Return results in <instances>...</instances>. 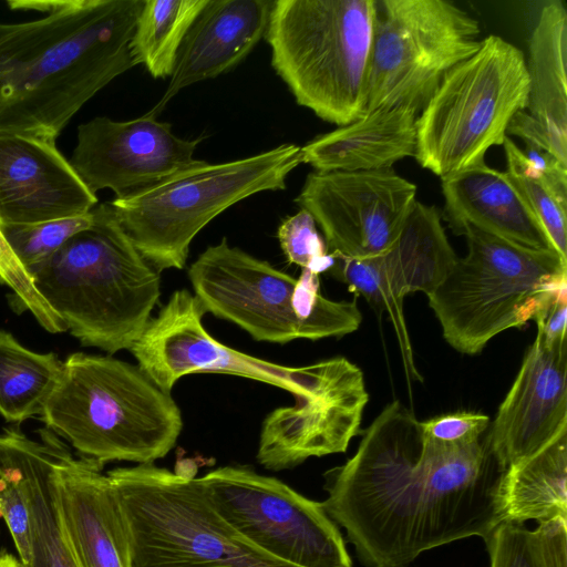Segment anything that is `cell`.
Here are the masks:
<instances>
[{
    "instance_id": "cell-1",
    "label": "cell",
    "mask_w": 567,
    "mask_h": 567,
    "mask_svg": "<svg viewBox=\"0 0 567 567\" xmlns=\"http://www.w3.org/2000/svg\"><path fill=\"white\" fill-rule=\"evenodd\" d=\"M504 472L486 442L434 441L394 400L363 430L354 455L323 474L321 504L362 564L408 567L442 545L485 539L503 522Z\"/></svg>"
},
{
    "instance_id": "cell-2",
    "label": "cell",
    "mask_w": 567,
    "mask_h": 567,
    "mask_svg": "<svg viewBox=\"0 0 567 567\" xmlns=\"http://www.w3.org/2000/svg\"><path fill=\"white\" fill-rule=\"evenodd\" d=\"M145 0H10L44 16L0 22V134L55 142L78 111L134 65Z\"/></svg>"
},
{
    "instance_id": "cell-3",
    "label": "cell",
    "mask_w": 567,
    "mask_h": 567,
    "mask_svg": "<svg viewBox=\"0 0 567 567\" xmlns=\"http://www.w3.org/2000/svg\"><path fill=\"white\" fill-rule=\"evenodd\" d=\"M44 262L28 270L82 346L113 354L141 337L161 295L159 272L136 249L111 203Z\"/></svg>"
},
{
    "instance_id": "cell-4",
    "label": "cell",
    "mask_w": 567,
    "mask_h": 567,
    "mask_svg": "<svg viewBox=\"0 0 567 567\" xmlns=\"http://www.w3.org/2000/svg\"><path fill=\"white\" fill-rule=\"evenodd\" d=\"M41 420L80 456L104 466L165 457L183 429L182 413L138 365L75 352L64 361Z\"/></svg>"
},
{
    "instance_id": "cell-5",
    "label": "cell",
    "mask_w": 567,
    "mask_h": 567,
    "mask_svg": "<svg viewBox=\"0 0 567 567\" xmlns=\"http://www.w3.org/2000/svg\"><path fill=\"white\" fill-rule=\"evenodd\" d=\"M375 0H276L266 40L271 65L297 103L347 125L367 109L379 16Z\"/></svg>"
},
{
    "instance_id": "cell-6",
    "label": "cell",
    "mask_w": 567,
    "mask_h": 567,
    "mask_svg": "<svg viewBox=\"0 0 567 567\" xmlns=\"http://www.w3.org/2000/svg\"><path fill=\"white\" fill-rule=\"evenodd\" d=\"M467 252L426 296L445 341L477 354L497 334L522 328L567 285V259L464 226Z\"/></svg>"
},
{
    "instance_id": "cell-7",
    "label": "cell",
    "mask_w": 567,
    "mask_h": 567,
    "mask_svg": "<svg viewBox=\"0 0 567 567\" xmlns=\"http://www.w3.org/2000/svg\"><path fill=\"white\" fill-rule=\"evenodd\" d=\"M188 277L206 313L237 324L256 341L340 338L362 322L354 300L334 301L320 293L319 275L302 269L296 279L226 238L197 257Z\"/></svg>"
},
{
    "instance_id": "cell-8",
    "label": "cell",
    "mask_w": 567,
    "mask_h": 567,
    "mask_svg": "<svg viewBox=\"0 0 567 567\" xmlns=\"http://www.w3.org/2000/svg\"><path fill=\"white\" fill-rule=\"evenodd\" d=\"M301 163V147L287 143L218 164L196 159L158 184L110 203L154 269H183L193 239L207 224L247 197L285 189L287 177Z\"/></svg>"
},
{
    "instance_id": "cell-9",
    "label": "cell",
    "mask_w": 567,
    "mask_h": 567,
    "mask_svg": "<svg viewBox=\"0 0 567 567\" xmlns=\"http://www.w3.org/2000/svg\"><path fill=\"white\" fill-rule=\"evenodd\" d=\"M106 474L124 513L131 567H296L234 529L194 476L154 463Z\"/></svg>"
},
{
    "instance_id": "cell-10",
    "label": "cell",
    "mask_w": 567,
    "mask_h": 567,
    "mask_svg": "<svg viewBox=\"0 0 567 567\" xmlns=\"http://www.w3.org/2000/svg\"><path fill=\"white\" fill-rule=\"evenodd\" d=\"M525 54L499 35L453 66L416 120L414 158L441 179L503 145L514 115L527 109Z\"/></svg>"
},
{
    "instance_id": "cell-11",
    "label": "cell",
    "mask_w": 567,
    "mask_h": 567,
    "mask_svg": "<svg viewBox=\"0 0 567 567\" xmlns=\"http://www.w3.org/2000/svg\"><path fill=\"white\" fill-rule=\"evenodd\" d=\"M205 310L187 289H178L151 318L130 351L138 368L165 393L192 373L248 378L289 391L296 399L316 400L364 383L361 369L344 357L302 367L268 362L231 349L203 326Z\"/></svg>"
},
{
    "instance_id": "cell-12",
    "label": "cell",
    "mask_w": 567,
    "mask_h": 567,
    "mask_svg": "<svg viewBox=\"0 0 567 567\" xmlns=\"http://www.w3.org/2000/svg\"><path fill=\"white\" fill-rule=\"evenodd\" d=\"M380 6L365 112L406 106L420 113L444 75L480 49V23L445 0H383Z\"/></svg>"
},
{
    "instance_id": "cell-13",
    "label": "cell",
    "mask_w": 567,
    "mask_h": 567,
    "mask_svg": "<svg viewBox=\"0 0 567 567\" xmlns=\"http://www.w3.org/2000/svg\"><path fill=\"white\" fill-rule=\"evenodd\" d=\"M209 503L250 544L296 567H352L344 538L322 504L241 465L198 478Z\"/></svg>"
},
{
    "instance_id": "cell-14",
    "label": "cell",
    "mask_w": 567,
    "mask_h": 567,
    "mask_svg": "<svg viewBox=\"0 0 567 567\" xmlns=\"http://www.w3.org/2000/svg\"><path fill=\"white\" fill-rule=\"evenodd\" d=\"M416 190L392 168L313 171L295 202L319 225L331 255L363 259L395 243L417 200Z\"/></svg>"
},
{
    "instance_id": "cell-15",
    "label": "cell",
    "mask_w": 567,
    "mask_h": 567,
    "mask_svg": "<svg viewBox=\"0 0 567 567\" xmlns=\"http://www.w3.org/2000/svg\"><path fill=\"white\" fill-rule=\"evenodd\" d=\"M456 259L437 208L416 200L399 238L388 250L363 259L334 257L329 270L377 311L388 313L405 374L412 381H422L423 378L414 363L403 299L416 291L427 296Z\"/></svg>"
},
{
    "instance_id": "cell-16",
    "label": "cell",
    "mask_w": 567,
    "mask_h": 567,
    "mask_svg": "<svg viewBox=\"0 0 567 567\" xmlns=\"http://www.w3.org/2000/svg\"><path fill=\"white\" fill-rule=\"evenodd\" d=\"M204 137H178L148 112L130 121L96 116L78 127L70 163L93 194L109 188L125 199L194 164Z\"/></svg>"
},
{
    "instance_id": "cell-17",
    "label": "cell",
    "mask_w": 567,
    "mask_h": 567,
    "mask_svg": "<svg viewBox=\"0 0 567 567\" xmlns=\"http://www.w3.org/2000/svg\"><path fill=\"white\" fill-rule=\"evenodd\" d=\"M49 437L53 491L81 567H131L124 513L104 466L76 457L50 430Z\"/></svg>"
},
{
    "instance_id": "cell-18",
    "label": "cell",
    "mask_w": 567,
    "mask_h": 567,
    "mask_svg": "<svg viewBox=\"0 0 567 567\" xmlns=\"http://www.w3.org/2000/svg\"><path fill=\"white\" fill-rule=\"evenodd\" d=\"M567 430V346L547 349L536 339L498 406L486 445L498 465L533 455Z\"/></svg>"
},
{
    "instance_id": "cell-19",
    "label": "cell",
    "mask_w": 567,
    "mask_h": 567,
    "mask_svg": "<svg viewBox=\"0 0 567 567\" xmlns=\"http://www.w3.org/2000/svg\"><path fill=\"white\" fill-rule=\"evenodd\" d=\"M96 205L55 142L0 134V226L80 216Z\"/></svg>"
},
{
    "instance_id": "cell-20",
    "label": "cell",
    "mask_w": 567,
    "mask_h": 567,
    "mask_svg": "<svg viewBox=\"0 0 567 567\" xmlns=\"http://www.w3.org/2000/svg\"><path fill=\"white\" fill-rule=\"evenodd\" d=\"M369 401L365 383L316 400L295 401L262 422L257 461L270 471L291 470L309 457L344 453L361 432Z\"/></svg>"
},
{
    "instance_id": "cell-21",
    "label": "cell",
    "mask_w": 567,
    "mask_h": 567,
    "mask_svg": "<svg viewBox=\"0 0 567 567\" xmlns=\"http://www.w3.org/2000/svg\"><path fill=\"white\" fill-rule=\"evenodd\" d=\"M272 3L207 0L182 42L164 95L148 113L157 116L181 90L238 65L265 37Z\"/></svg>"
},
{
    "instance_id": "cell-22",
    "label": "cell",
    "mask_w": 567,
    "mask_h": 567,
    "mask_svg": "<svg viewBox=\"0 0 567 567\" xmlns=\"http://www.w3.org/2000/svg\"><path fill=\"white\" fill-rule=\"evenodd\" d=\"M441 186L444 216L454 233L468 225L524 247L556 251L505 172L483 162L442 178Z\"/></svg>"
},
{
    "instance_id": "cell-23",
    "label": "cell",
    "mask_w": 567,
    "mask_h": 567,
    "mask_svg": "<svg viewBox=\"0 0 567 567\" xmlns=\"http://www.w3.org/2000/svg\"><path fill=\"white\" fill-rule=\"evenodd\" d=\"M419 113L406 106H383L318 135L301 147L302 163L317 172L392 168L416 152Z\"/></svg>"
},
{
    "instance_id": "cell-24",
    "label": "cell",
    "mask_w": 567,
    "mask_h": 567,
    "mask_svg": "<svg viewBox=\"0 0 567 567\" xmlns=\"http://www.w3.org/2000/svg\"><path fill=\"white\" fill-rule=\"evenodd\" d=\"M32 439L18 427L0 439L14 460L27 497L32 560L21 567H81L65 530L51 481V443L47 427Z\"/></svg>"
},
{
    "instance_id": "cell-25",
    "label": "cell",
    "mask_w": 567,
    "mask_h": 567,
    "mask_svg": "<svg viewBox=\"0 0 567 567\" xmlns=\"http://www.w3.org/2000/svg\"><path fill=\"white\" fill-rule=\"evenodd\" d=\"M567 11L564 2L544 4L532 32L526 70L527 113L546 131L555 157L567 166Z\"/></svg>"
},
{
    "instance_id": "cell-26",
    "label": "cell",
    "mask_w": 567,
    "mask_h": 567,
    "mask_svg": "<svg viewBox=\"0 0 567 567\" xmlns=\"http://www.w3.org/2000/svg\"><path fill=\"white\" fill-rule=\"evenodd\" d=\"M499 492L503 522L567 518V430L507 467Z\"/></svg>"
},
{
    "instance_id": "cell-27",
    "label": "cell",
    "mask_w": 567,
    "mask_h": 567,
    "mask_svg": "<svg viewBox=\"0 0 567 567\" xmlns=\"http://www.w3.org/2000/svg\"><path fill=\"white\" fill-rule=\"evenodd\" d=\"M503 146L508 179L554 249L567 259V166L536 147L522 150L509 136H506Z\"/></svg>"
},
{
    "instance_id": "cell-28",
    "label": "cell",
    "mask_w": 567,
    "mask_h": 567,
    "mask_svg": "<svg viewBox=\"0 0 567 567\" xmlns=\"http://www.w3.org/2000/svg\"><path fill=\"white\" fill-rule=\"evenodd\" d=\"M63 361L53 352L23 347L0 330V415L12 423L40 414L55 388Z\"/></svg>"
},
{
    "instance_id": "cell-29",
    "label": "cell",
    "mask_w": 567,
    "mask_h": 567,
    "mask_svg": "<svg viewBox=\"0 0 567 567\" xmlns=\"http://www.w3.org/2000/svg\"><path fill=\"white\" fill-rule=\"evenodd\" d=\"M207 0H145L130 42L134 65L171 78L182 42Z\"/></svg>"
},
{
    "instance_id": "cell-30",
    "label": "cell",
    "mask_w": 567,
    "mask_h": 567,
    "mask_svg": "<svg viewBox=\"0 0 567 567\" xmlns=\"http://www.w3.org/2000/svg\"><path fill=\"white\" fill-rule=\"evenodd\" d=\"M93 221L87 214L24 225H4L0 230L21 265L31 269L54 255L72 236Z\"/></svg>"
},
{
    "instance_id": "cell-31",
    "label": "cell",
    "mask_w": 567,
    "mask_h": 567,
    "mask_svg": "<svg viewBox=\"0 0 567 567\" xmlns=\"http://www.w3.org/2000/svg\"><path fill=\"white\" fill-rule=\"evenodd\" d=\"M0 517L4 520L21 566L32 560L31 524L19 468L0 439Z\"/></svg>"
},
{
    "instance_id": "cell-32",
    "label": "cell",
    "mask_w": 567,
    "mask_h": 567,
    "mask_svg": "<svg viewBox=\"0 0 567 567\" xmlns=\"http://www.w3.org/2000/svg\"><path fill=\"white\" fill-rule=\"evenodd\" d=\"M316 225L313 217L300 209L282 220L278 227L277 237L289 264L320 275L330 270L334 264V257L329 252Z\"/></svg>"
},
{
    "instance_id": "cell-33",
    "label": "cell",
    "mask_w": 567,
    "mask_h": 567,
    "mask_svg": "<svg viewBox=\"0 0 567 567\" xmlns=\"http://www.w3.org/2000/svg\"><path fill=\"white\" fill-rule=\"evenodd\" d=\"M0 282L13 292V305L29 310L48 332H64L63 321L39 293L33 279L21 265L0 230Z\"/></svg>"
},
{
    "instance_id": "cell-34",
    "label": "cell",
    "mask_w": 567,
    "mask_h": 567,
    "mask_svg": "<svg viewBox=\"0 0 567 567\" xmlns=\"http://www.w3.org/2000/svg\"><path fill=\"white\" fill-rule=\"evenodd\" d=\"M533 567H567V518H553L526 532Z\"/></svg>"
},
{
    "instance_id": "cell-35",
    "label": "cell",
    "mask_w": 567,
    "mask_h": 567,
    "mask_svg": "<svg viewBox=\"0 0 567 567\" xmlns=\"http://www.w3.org/2000/svg\"><path fill=\"white\" fill-rule=\"evenodd\" d=\"M489 426V417L483 413L460 411L421 421L423 433L446 444H466L481 440Z\"/></svg>"
},
{
    "instance_id": "cell-36",
    "label": "cell",
    "mask_w": 567,
    "mask_h": 567,
    "mask_svg": "<svg viewBox=\"0 0 567 567\" xmlns=\"http://www.w3.org/2000/svg\"><path fill=\"white\" fill-rule=\"evenodd\" d=\"M524 523L501 522L484 539L491 567H533Z\"/></svg>"
},
{
    "instance_id": "cell-37",
    "label": "cell",
    "mask_w": 567,
    "mask_h": 567,
    "mask_svg": "<svg viewBox=\"0 0 567 567\" xmlns=\"http://www.w3.org/2000/svg\"><path fill=\"white\" fill-rule=\"evenodd\" d=\"M534 321L536 340L547 349L567 346V285L559 288L543 306Z\"/></svg>"
},
{
    "instance_id": "cell-38",
    "label": "cell",
    "mask_w": 567,
    "mask_h": 567,
    "mask_svg": "<svg viewBox=\"0 0 567 567\" xmlns=\"http://www.w3.org/2000/svg\"><path fill=\"white\" fill-rule=\"evenodd\" d=\"M0 567H21V565L13 555L3 551L0 554Z\"/></svg>"
}]
</instances>
